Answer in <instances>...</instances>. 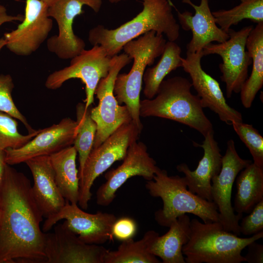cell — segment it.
<instances>
[{
    "label": "cell",
    "instance_id": "5b68a950",
    "mask_svg": "<svg viewBox=\"0 0 263 263\" xmlns=\"http://www.w3.org/2000/svg\"><path fill=\"white\" fill-rule=\"evenodd\" d=\"M145 187L150 196L162 200L163 207L154 213L155 220L162 226L169 227L178 217L188 213L204 223L220 222L216 204L190 191L184 176H169L167 170L159 168Z\"/></svg>",
    "mask_w": 263,
    "mask_h": 263
},
{
    "label": "cell",
    "instance_id": "1f68e13d",
    "mask_svg": "<svg viewBox=\"0 0 263 263\" xmlns=\"http://www.w3.org/2000/svg\"><path fill=\"white\" fill-rule=\"evenodd\" d=\"M14 88V84L10 75H0V112L6 113L19 120L24 125L28 133H33L37 130L32 128L14 102L12 97Z\"/></svg>",
    "mask_w": 263,
    "mask_h": 263
},
{
    "label": "cell",
    "instance_id": "f35d334b",
    "mask_svg": "<svg viewBox=\"0 0 263 263\" xmlns=\"http://www.w3.org/2000/svg\"><path fill=\"white\" fill-rule=\"evenodd\" d=\"M6 12V8L0 4V14Z\"/></svg>",
    "mask_w": 263,
    "mask_h": 263
},
{
    "label": "cell",
    "instance_id": "277c9868",
    "mask_svg": "<svg viewBox=\"0 0 263 263\" xmlns=\"http://www.w3.org/2000/svg\"><path fill=\"white\" fill-rule=\"evenodd\" d=\"M190 235L182 249L187 263H241L245 262L243 250L263 237V231L241 238L225 230L220 222L190 220Z\"/></svg>",
    "mask_w": 263,
    "mask_h": 263
},
{
    "label": "cell",
    "instance_id": "e0dca14e",
    "mask_svg": "<svg viewBox=\"0 0 263 263\" xmlns=\"http://www.w3.org/2000/svg\"><path fill=\"white\" fill-rule=\"evenodd\" d=\"M77 130L76 121L64 118L57 124L39 130L38 134L22 147L4 150L5 162L12 166L25 163L36 157L49 156L72 146Z\"/></svg>",
    "mask_w": 263,
    "mask_h": 263
},
{
    "label": "cell",
    "instance_id": "9a60e30c",
    "mask_svg": "<svg viewBox=\"0 0 263 263\" xmlns=\"http://www.w3.org/2000/svg\"><path fill=\"white\" fill-rule=\"evenodd\" d=\"M46 263H104L108 249L87 244L68 226L66 220L56 225L52 232H45Z\"/></svg>",
    "mask_w": 263,
    "mask_h": 263
},
{
    "label": "cell",
    "instance_id": "74e56055",
    "mask_svg": "<svg viewBox=\"0 0 263 263\" xmlns=\"http://www.w3.org/2000/svg\"><path fill=\"white\" fill-rule=\"evenodd\" d=\"M45 4H46L48 7H50L53 5L58 0H40Z\"/></svg>",
    "mask_w": 263,
    "mask_h": 263
},
{
    "label": "cell",
    "instance_id": "d590c367",
    "mask_svg": "<svg viewBox=\"0 0 263 263\" xmlns=\"http://www.w3.org/2000/svg\"><path fill=\"white\" fill-rule=\"evenodd\" d=\"M24 16L20 15L11 16L8 15L6 12L0 14V26L5 22L13 21H22ZM6 41L4 38H0V51L6 46Z\"/></svg>",
    "mask_w": 263,
    "mask_h": 263
},
{
    "label": "cell",
    "instance_id": "4dcf8cb0",
    "mask_svg": "<svg viewBox=\"0 0 263 263\" xmlns=\"http://www.w3.org/2000/svg\"><path fill=\"white\" fill-rule=\"evenodd\" d=\"M231 125L241 140L249 150L253 163L263 168V137L252 125L233 122Z\"/></svg>",
    "mask_w": 263,
    "mask_h": 263
},
{
    "label": "cell",
    "instance_id": "7c38bea8",
    "mask_svg": "<svg viewBox=\"0 0 263 263\" xmlns=\"http://www.w3.org/2000/svg\"><path fill=\"white\" fill-rule=\"evenodd\" d=\"M252 162L239 156L234 141L229 139L222 156L220 171L211 180L212 200L217 207L220 223L225 230L238 236L240 235L239 221L243 214L235 213L231 203L232 189L239 172Z\"/></svg>",
    "mask_w": 263,
    "mask_h": 263
},
{
    "label": "cell",
    "instance_id": "ffe728a7",
    "mask_svg": "<svg viewBox=\"0 0 263 263\" xmlns=\"http://www.w3.org/2000/svg\"><path fill=\"white\" fill-rule=\"evenodd\" d=\"M204 137L202 144L193 143L194 146L204 150V155L196 169L191 170L184 163L177 165L176 169L185 175L188 188L190 191L204 199L212 202L211 180L220 171L223 156L214 137V132H209Z\"/></svg>",
    "mask_w": 263,
    "mask_h": 263
},
{
    "label": "cell",
    "instance_id": "d6986e66",
    "mask_svg": "<svg viewBox=\"0 0 263 263\" xmlns=\"http://www.w3.org/2000/svg\"><path fill=\"white\" fill-rule=\"evenodd\" d=\"M182 2L191 6L195 11L194 15L188 11L181 13L172 2L182 29L191 31L192 34L190 41L187 45L186 53H198L213 41L221 43L228 39V33L216 23L208 0H201L199 5H196L191 0H182Z\"/></svg>",
    "mask_w": 263,
    "mask_h": 263
},
{
    "label": "cell",
    "instance_id": "8d00e7d4",
    "mask_svg": "<svg viewBox=\"0 0 263 263\" xmlns=\"http://www.w3.org/2000/svg\"><path fill=\"white\" fill-rule=\"evenodd\" d=\"M5 158L4 150L0 149V184L3 177L5 166L6 164Z\"/></svg>",
    "mask_w": 263,
    "mask_h": 263
},
{
    "label": "cell",
    "instance_id": "4316f807",
    "mask_svg": "<svg viewBox=\"0 0 263 263\" xmlns=\"http://www.w3.org/2000/svg\"><path fill=\"white\" fill-rule=\"evenodd\" d=\"M158 234L153 230L147 231L140 240L133 239L122 242L116 250H108L104 263H159L157 257L150 252L153 241Z\"/></svg>",
    "mask_w": 263,
    "mask_h": 263
},
{
    "label": "cell",
    "instance_id": "836d02e7",
    "mask_svg": "<svg viewBox=\"0 0 263 263\" xmlns=\"http://www.w3.org/2000/svg\"><path fill=\"white\" fill-rule=\"evenodd\" d=\"M137 231L135 221L129 217L117 219L112 229L113 237L121 242L132 239Z\"/></svg>",
    "mask_w": 263,
    "mask_h": 263
},
{
    "label": "cell",
    "instance_id": "44dd1931",
    "mask_svg": "<svg viewBox=\"0 0 263 263\" xmlns=\"http://www.w3.org/2000/svg\"><path fill=\"white\" fill-rule=\"evenodd\" d=\"M25 163L34 179L33 196L43 217L46 219L57 213L66 203L56 184L50 156L36 157Z\"/></svg>",
    "mask_w": 263,
    "mask_h": 263
},
{
    "label": "cell",
    "instance_id": "ab89813d",
    "mask_svg": "<svg viewBox=\"0 0 263 263\" xmlns=\"http://www.w3.org/2000/svg\"><path fill=\"white\" fill-rule=\"evenodd\" d=\"M109 1L112 3H118L122 1H126L127 0H108Z\"/></svg>",
    "mask_w": 263,
    "mask_h": 263
},
{
    "label": "cell",
    "instance_id": "cb8c5ba5",
    "mask_svg": "<svg viewBox=\"0 0 263 263\" xmlns=\"http://www.w3.org/2000/svg\"><path fill=\"white\" fill-rule=\"evenodd\" d=\"M77 153L71 146L49 155L55 181L62 195L69 203L76 204L79 182L75 162Z\"/></svg>",
    "mask_w": 263,
    "mask_h": 263
},
{
    "label": "cell",
    "instance_id": "30bf717a",
    "mask_svg": "<svg viewBox=\"0 0 263 263\" xmlns=\"http://www.w3.org/2000/svg\"><path fill=\"white\" fill-rule=\"evenodd\" d=\"M111 59L100 45H94L88 50L84 49L71 58L68 66L49 75L45 86L48 89L56 90L70 79H80L85 85L84 103L88 108L94 103V91L99 81L109 73Z\"/></svg>",
    "mask_w": 263,
    "mask_h": 263
},
{
    "label": "cell",
    "instance_id": "ac0fdd59",
    "mask_svg": "<svg viewBox=\"0 0 263 263\" xmlns=\"http://www.w3.org/2000/svg\"><path fill=\"white\" fill-rule=\"evenodd\" d=\"M203 56L201 51L186 53V57H182V67L189 74L192 86L200 98L203 108L211 110L226 124L231 125L234 121L243 122L241 113L226 103L219 82L203 69L201 61Z\"/></svg>",
    "mask_w": 263,
    "mask_h": 263
},
{
    "label": "cell",
    "instance_id": "e575fe53",
    "mask_svg": "<svg viewBox=\"0 0 263 263\" xmlns=\"http://www.w3.org/2000/svg\"><path fill=\"white\" fill-rule=\"evenodd\" d=\"M253 241L249 244L247 247V252L245 256V262L248 263H263V245Z\"/></svg>",
    "mask_w": 263,
    "mask_h": 263
},
{
    "label": "cell",
    "instance_id": "7a4b0ae2",
    "mask_svg": "<svg viewBox=\"0 0 263 263\" xmlns=\"http://www.w3.org/2000/svg\"><path fill=\"white\" fill-rule=\"evenodd\" d=\"M141 0L143 9L132 20L114 29L102 25L91 29L88 34L90 43L101 46L112 57L126 43L150 31L164 34L169 41H175L179 37L180 25L173 16L171 0Z\"/></svg>",
    "mask_w": 263,
    "mask_h": 263
},
{
    "label": "cell",
    "instance_id": "2e32d148",
    "mask_svg": "<svg viewBox=\"0 0 263 263\" xmlns=\"http://www.w3.org/2000/svg\"><path fill=\"white\" fill-rule=\"evenodd\" d=\"M48 5L40 0H26L25 16L17 28L4 34L6 46L14 54L27 56L37 51L53 27Z\"/></svg>",
    "mask_w": 263,
    "mask_h": 263
},
{
    "label": "cell",
    "instance_id": "7402d4cb",
    "mask_svg": "<svg viewBox=\"0 0 263 263\" xmlns=\"http://www.w3.org/2000/svg\"><path fill=\"white\" fill-rule=\"evenodd\" d=\"M190 224V219L187 214L178 217L166 233L156 235L150 253L159 257L163 263H185L182 249L189 238Z\"/></svg>",
    "mask_w": 263,
    "mask_h": 263
},
{
    "label": "cell",
    "instance_id": "6da1fadb",
    "mask_svg": "<svg viewBox=\"0 0 263 263\" xmlns=\"http://www.w3.org/2000/svg\"><path fill=\"white\" fill-rule=\"evenodd\" d=\"M43 216L30 180L6 164L0 184V263H46Z\"/></svg>",
    "mask_w": 263,
    "mask_h": 263
},
{
    "label": "cell",
    "instance_id": "603a6c76",
    "mask_svg": "<svg viewBox=\"0 0 263 263\" xmlns=\"http://www.w3.org/2000/svg\"><path fill=\"white\" fill-rule=\"evenodd\" d=\"M246 48L251 58L252 67L251 74L240 93L242 105L248 109L263 85V22L257 23L250 31Z\"/></svg>",
    "mask_w": 263,
    "mask_h": 263
},
{
    "label": "cell",
    "instance_id": "52a82bcc",
    "mask_svg": "<svg viewBox=\"0 0 263 263\" xmlns=\"http://www.w3.org/2000/svg\"><path fill=\"white\" fill-rule=\"evenodd\" d=\"M141 131L132 122L119 127L99 146L93 148L78 174V204L86 209L91 199V191L94 180L115 162L123 160L130 146L137 141Z\"/></svg>",
    "mask_w": 263,
    "mask_h": 263
},
{
    "label": "cell",
    "instance_id": "ba28073f",
    "mask_svg": "<svg viewBox=\"0 0 263 263\" xmlns=\"http://www.w3.org/2000/svg\"><path fill=\"white\" fill-rule=\"evenodd\" d=\"M131 59L126 53L113 56L108 75L100 80L95 88L94 94L99 102L91 111V117L96 125L93 148L99 146L121 125L132 121L127 107L119 104L113 94L117 75Z\"/></svg>",
    "mask_w": 263,
    "mask_h": 263
},
{
    "label": "cell",
    "instance_id": "3957f363",
    "mask_svg": "<svg viewBox=\"0 0 263 263\" xmlns=\"http://www.w3.org/2000/svg\"><path fill=\"white\" fill-rule=\"evenodd\" d=\"M192 87L188 79L181 76L164 79L153 98L140 100V116L173 120L196 130L204 136L214 132L200 98L191 92Z\"/></svg>",
    "mask_w": 263,
    "mask_h": 263
},
{
    "label": "cell",
    "instance_id": "f546056e",
    "mask_svg": "<svg viewBox=\"0 0 263 263\" xmlns=\"http://www.w3.org/2000/svg\"><path fill=\"white\" fill-rule=\"evenodd\" d=\"M15 118L0 112V149H17L28 143L39 132L23 135L18 130V123Z\"/></svg>",
    "mask_w": 263,
    "mask_h": 263
},
{
    "label": "cell",
    "instance_id": "9c48e42d",
    "mask_svg": "<svg viewBox=\"0 0 263 263\" xmlns=\"http://www.w3.org/2000/svg\"><path fill=\"white\" fill-rule=\"evenodd\" d=\"M253 28L252 25L247 26L238 31L230 28L227 40L221 43H210L202 50L204 56L217 54L222 58V62L219 66L222 74L220 78L225 84L227 98L231 97L233 93H239L248 78L252 59L246 50V43Z\"/></svg>",
    "mask_w": 263,
    "mask_h": 263
},
{
    "label": "cell",
    "instance_id": "8992f818",
    "mask_svg": "<svg viewBox=\"0 0 263 263\" xmlns=\"http://www.w3.org/2000/svg\"><path fill=\"white\" fill-rule=\"evenodd\" d=\"M166 40L162 34L149 31L132 39L123 47L125 53L133 59L128 73L118 74L115 80L113 94L119 104L124 103L132 121L142 131L143 125L139 113L140 94L143 76L146 67L152 65L164 49Z\"/></svg>",
    "mask_w": 263,
    "mask_h": 263
},
{
    "label": "cell",
    "instance_id": "484cf974",
    "mask_svg": "<svg viewBox=\"0 0 263 263\" xmlns=\"http://www.w3.org/2000/svg\"><path fill=\"white\" fill-rule=\"evenodd\" d=\"M181 54L180 46L175 41L168 40L158 63L145 70L143 76L145 84L143 92L147 99L155 96L160 84L169 74L182 67Z\"/></svg>",
    "mask_w": 263,
    "mask_h": 263
},
{
    "label": "cell",
    "instance_id": "d4e9b609",
    "mask_svg": "<svg viewBox=\"0 0 263 263\" xmlns=\"http://www.w3.org/2000/svg\"><path fill=\"white\" fill-rule=\"evenodd\" d=\"M236 185L234 210L237 214H248L263 200V168L252 162L239 172Z\"/></svg>",
    "mask_w": 263,
    "mask_h": 263
},
{
    "label": "cell",
    "instance_id": "83f0119b",
    "mask_svg": "<svg viewBox=\"0 0 263 263\" xmlns=\"http://www.w3.org/2000/svg\"><path fill=\"white\" fill-rule=\"evenodd\" d=\"M240 3L232 8L212 12L216 23L228 33L230 27L244 19L256 23L263 22V0H240Z\"/></svg>",
    "mask_w": 263,
    "mask_h": 263
},
{
    "label": "cell",
    "instance_id": "4fadbf2b",
    "mask_svg": "<svg viewBox=\"0 0 263 263\" xmlns=\"http://www.w3.org/2000/svg\"><path fill=\"white\" fill-rule=\"evenodd\" d=\"M123 163L115 169L107 172L106 182L96 192V202L99 206L110 205L116 197V192L129 179L139 176L151 180L159 168L150 156L146 145L135 141L129 147Z\"/></svg>",
    "mask_w": 263,
    "mask_h": 263
},
{
    "label": "cell",
    "instance_id": "8fae6325",
    "mask_svg": "<svg viewBox=\"0 0 263 263\" xmlns=\"http://www.w3.org/2000/svg\"><path fill=\"white\" fill-rule=\"evenodd\" d=\"M102 4V0H58L49 7L48 16L56 21L58 34L48 39V50L63 59H71L79 54L85 49L86 45L74 32V19L84 13L83 6H89L97 13Z\"/></svg>",
    "mask_w": 263,
    "mask_h": 263
},
{
    "label": "cell",
    "instance_id": "5bb4252c",
    "mask_svg": "<svg viewBox=\"0 0 263 263\" xmlns=\"http://www.w3.org/2000/svg\"><path fill=\"white\" fill-rule=\"evenodd\" d=\"M62 219L66 220L69 228L84 242L101 244L113 238L112 226L117 218L112 213H87L76 204L66 200L65 205L57 213L46 219L42 231L47 232Z\"/></svg>",
    "mask_w": 263,
    "mask_h": 263
},
{
    "label": "cell",
    "instance_id": "d6a6232c",
    "mask_svg": "<svg viewBox=\"0 0 263 263\" xmlns=\"http://www.w3.org/2000/svg\"><path fill=\"white\" fill-rule=\"evenodd\" d=\"M242 218L239 223L240 232L245 236H252L263 231V200L258 203Z\"/></svg>",
    "mask_w": 263,
    "mask_h": 263
},
{
    "label": "cell",
    "instance_id": "f1b7e54d",
    "mask_svg": "<svg viewBox=\"0 0 263 263\" xmlns=\"http://www.w3.org/2000/svg\"><path fill=\"white\" fill-rule=\"evenodd\" d=\"M92 105L85 108V103H78L76 106V117L77 123V133L74 142V147L79 156V174L91 152L96 132V125L92 119L91 111Z\"/></svg>",
    "mask_w": 263,
    "mask_h": 263
}]
</instances>
